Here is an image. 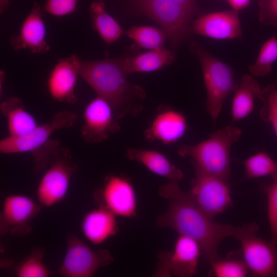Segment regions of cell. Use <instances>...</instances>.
I'll list each match as a JSON object with an SVG mask.
<instances>
[{
  "label": "cell",
  "instance_id": "cell-1",
  "mask_svg": "<svg viewBox=\"0 0 277 277\" xmlns=\"http://www.w3.org/2000/svg\"><path fill=\"white\" fill-rule=\"evenodd\" d=\"M159 194L168 201L166 211L159 216L156 225L171 228L179 235L190 238L201 246L205 260L210 263L220 258L218 248L222 241L233 236L235 227L213 220L205 214L180 188L179 182L169 181L160 186Z\"/></svg>",
  "mask_w": 277,
  "mask_h": 277
},
{
  "label": "cell",
  "instance_id": "cell-2",
  "mask_svg": "<svg viewBox=\"0 0 277 277\" xmlns=\"http://www.w3.org/2000/svg\"><path fill=\"white\" fill-rule=\"evenodd\" d=\"M126 75L122 59H80V75L91 87L96 95L109 102L117 121L126 115H137L143 107L137 101L145 97L143 90L129 83Z\"/></svg>",
  "mask_w": 277,
  "mask_h": 277
},
{
  "label": "cell",
  "instance_id": "cell-3",
  "mask_svg": "<svg viewBox=\"0 0 277 277\" xmlns=\"http://www.w3.org/2000/svg\"><path fill=\"white\" fill-rule=\"evenodd\" d=\"M241 134L239 128L227 126L210 134L209 138L196 145L182 144L177 153L182 157H190L202 169L229 183L230 149Z\"/></svg>",
  "mask_w": 277,
  "mask_h": 277
},
{
  "label": "cell",
  "instance_id": "cell-4",
  "mask_svg": "<svg viewBox=\"0 0 277 277\" xmlns=\"http://www.w3.org/2000/svg\"><path fill=\"white\" fill-rule=\"evenodd\" d=\"M190 48L200 62L207 92V110L215 121L225 100L229 94L235 91L239 84L235 82L232 70L227 64L195 43H191Z\"/></svg>",
  "mask_w": 277,
  "mask_h": 277
},
{
  "label": "cell",
  "instance_id": "cell-5",
  "mask_svg": "<svg viewBox=\"0 0 277 277\" xmlns=\"http://www.w3.org/2000/svg\"><path fill=\"white\" fill-rule=\"evenodd\" d=\"M259 226L250 223L235 227L233 236L241 243L245 262L250 274L277 277V245L257 235Z\"/></svg>",
  "mask_w": 277,
  "mask_h": 277
},
{
  "label": "cell",
  "instance_id": "cell-6",
  "mask_svg": "<svg viewBox=\"0 0 277 277\" xmlns=\"http://www.w3.org/2000/svg\"><path fill=\"white\" fill-rule=\"evenodd\" d=\"M77 168L70 150L60 146L36 188V196L39 204L50 207L62 202Z\"/></svg>",
  "mask_w": 277,
  "mask_h": 277
},
{
  "label": "cell",
  "instance_id": "cell-7",
  "mask_svg": "<svg viewBox=\"0 0 277 277\" xmlns=\"http://www.w3.org/2000/svg\"><path fill=\"white\" fill-rule=\"evenodd\" d=\"M194 177L188 194L200 208L213 219L233 205L229 183L206 172L190 160Z\"/></svg>",
  "mask_w": 277,
  "mask_h": 277
},
{
  "label": "cell",
  "instance_id": "cell-8",
  "mask_svg": "<svg viewBox=\"0 0 277 277\" xmlns=\"http://www.w3.org/2000/svg\"><path fill=\"white\" fill-rule=\"evenodd\" d=\"M113 260L108 250H93L76 235L69 234L65 256L55 273L65 277H91Z\"/></svg>",
  "mask_w": 277,
  "mask_h": 277
},
{
  "label": "cell",
  "instance_id": "cell-9",
  "mask_svg": "<svg viewBox=\"0 0 277 277\" xmlns=\"http://www.w3.org/2000/svg\"><path fill=\"white\" fill-rule=\"evenodd\" d=\"M139 4L143 13L162 28L174 48L191 33L193 16L174 0H146Z\"/></svg>",
  "mask_w": 277,
  "mask_h": 277
},
{
  "label": "cell",
  "instance_id": "cell-10",
  "mask_svg": "<svg viewBox=\"0 0 277 277\" xmlns=\"http://www.w3.org/2000/svg\"><path fill=\"white\" fill-rule=\"evenodd\" d=\"M199 244L182 235L176 239L172 251L160 252L154 276L191 277L197 273L200 256Z\"/></svg>",
  "mask_w": 277,
  "mask_h": 277
},
{
  "label": "cell",
  "instance_id": "cell-11",
  "mask_svg": "<svg viewBox=\"0 0 277 277\" xmlns=\"http://www.w3.org/2000/svg\"><path fill=\"white\" fill-rule=\"evenodd\" d=\"M77 115L69 110H63L53 115L51 119L28 135L13 137L7 136L0 141V152L13 154L30 152L32 154L44 146L56 131L69 128L76 123Z\"/></svg>",
  "mask_w": 277,
  "mask_h": 277
},
{
  "label": "cell",
  "instance_id": "cell-12",
  "mask_svg": "<svg viewBox=\"0 0 277 277\" xmlns=\"http://www.w3.org/2000/svg\"><path fill=\"white\" fill-rule=\"evenodd\" d=\"M95 199L102 206L116 216L132 218L136 216L137 197L130 180L123 176L109 174L103 187L95 192Z\"/></svg>",
  "mask_w": 277,
  "mask_h": 277
},
{
  "label": "cell",
  "instance_id": "cell-13",
  "mask_svg": "<svg viewBox=\"0 0 277 277\" xmlns=\"http://www.w3.org/2000/svg\"><path fill=\"white\" fill-rule=\"evenodd\" d=\"M83 116L80 133L88 143H101L120 129L112 106L101 96L96 95L88 104Z\"/></svg>",
  "mask_w": 277,
  "mask_h": 277
},
{
  "label": "cell",
  "instance_id": "cell-14",
  "mask_svg": "<svg viewBox=\"0 0 277 277\" xmlns=\"http://www.w3.org/2000/svg\"><path fill=\"white\" fill-rule=\"evenodd\" d=\"M42 206L29 196L12 194L4 201L0 216V233L9 232L16 236H25L32 232L30 222L41 211Z\"/></svg>",
  "mask_w": 277,
  "mask_h": 277
},
{
  "label": "cell",
  "instance_id": "cell-15",
  "mask_svg": "<svg viewBox=\"0 0 277 277\" xmlns=\"http://www.w3.org/2000/svg\"><path fill=\"white\" fill-rule=\"evenodd\" d=\"M191 33L216 39L241 38L239 13L232 10L200 15L192 24Z\"/></svg>",
  "mask_w": 277,
  "mask_h": 277
},
{
  "label": "cell",
  "instance_id": "cell-16",
  "mask_svg": "<svg viewBox=\"0 0 277 277\" xmlns=\"http://www.w3.org/2000/svg\"><path fill=\"white\" fill-rule=\"evenodd\" d=\"M80 69V58L77 56L71 55L58 61L47 81L48 90L52 98L69 104L77 102L74 89Z\"/></svg>",
  "mask_w": 277,
  "mask_h": 277
},
{
  "label": "cell",
  "instance_id": "cell-17",
  "mask_svg": "<svg viewBox=\"0 0 277 277\" xmlns=\"http://www.w3.org/2000/svg\"><path fill=\"white\" fill-rule=\"evenodd\" d=\"M10 43L16 50L28 49L34 53H44L50 50L46 41V27L42 9L34 3L21 26L18 35L11 37Z\"/></svg>",
  "mask_w": 277,
  "mask_h": 277
},
{
  "label": "cell",
  "instance_id": "cell-18",
  "mask_svg": "<svg viewBox=\"0 0 277 277\" xmlns=\"http://www.w3.org/2000/svg\"><path fill=\"white\" fill-rule=\"evenodd\" d=\"M187 129V121L184 114L171 108H166L157 113L144 134L150 141L157 140L169 144L183 137Z\"/></svg>",
  "mask_w": 277,
  "mask_h": 277
},
{
  "label": "cell",
  "instance_id": "cell-19",
  "mask_svg": "<svg viewBox=\"0 0 277 277\" xmlns=\"http://www.w3.org/2000/svg\"><path fill=\"white\" fill-rule=\"evenodd\" d=\"M116 215L102 206L92 210L84 216L81 229L84 236L94 245L104 243L117 233Z\"/></svg>",
  "mask_w": 277,
  "mask_h": 277
},
{
  "label": "cell",
  "instance_id": "cell-20",
  "mask_svg": "<svg viewBox=\"0 0 277 277\" xmlns=\"http://www.w3.org/2000/svg\"><path fill=\"white\" fill-rule=\"evenodd\" d=\"M126 157L143 165L151 172L164 177L169 181L179 182L184 176L183 171L160 152L154 150L129 148Z\"/></svg>",
  "mask_w": 277,
  "mask_h": 277
},
{
  "label": "cell",
  "instance_id": "cell-21",
  "mask_svg": "<svg viewBox=\"0 0 277 277\" xmlns=\"http://www.w3.org/2000/svg\"><path fill=\"white\" fill-rule=\"evenodd\" d=\"M1 112L7 118L9 135L23 136L30 133L38 126L33 116L25 108L23 102L10 97L1 104Z\"/></svg>",
  "mask_w": 277,
  "mask_h": 277
},
{
  "label": "cell",
  "instance_id": "cell-22",
  "mask_svg": "<svg viewBox=\"0 0 277 277\" xmlns=\"http://www.w3.org/2000/svg\"><path fill=\"white\" fill-rule=\"evenodd\" d=\"M121 59L123 69L127 74L159 70L171 64L174 60V55L171 51L163 47Z\"/></svg>",
  "mask_w": 277,
  "mask_h": 277
},
{
  "label": "cell",
  "instance_id": "cell-23",
  "mask_svg": "<svg viewBox=\"0 0 277 277\" xmlns=\"http://www.w3.org/2000/svg\"><path fill=\"white\" fill-rule=\"evenodd\" d=\"M262 91L259 83L253 76L247 74L242 76L232 102V122L243 119L251 113L254 100L260 99Z\"/></svg>",
  "mask_w": 277,
  "mask_h": 277
},
{
  "label": "cell",
  "instance_id": "cell-24",
  "mask_svg": "<svg viewBox=\"0 0 277 277\" xmlns=\"http://www.w3.org/2000/svg\"><path fill=\"white\" fill-rule=\"evenodd\" d=\"M89 11L93 26L107 44L114 42L125 33L118 22L106 11L102 1L93 2Z\"/></svg>",
  "mask_w": 277,
  "mask_h": 277
},
{
  "label": "cell",
  "instance_id": "cell-25",
  "mask_svg": "<svg viewBox=\"0 0 277 277\" xmlns=\"http://www.w3.org/2000/svg\"><path fill=\"white\" fill-rule=\"evenodd\" d=\"M140 48L154 50L164 47L167 36L163 29L149 26H133L125 33Z\"/></svg>",
  "mask_w": 277,
  "mask_h": 277
},
{
  "label": "cell",
  "instance_id": "cell-26",
  "mask_svg": "<svg viewBox=\"0 0 277 277\" xmlns=\"http://www.w3.org/2000/svg\"><path fill=\"white\" fill-rule=\"evenodd\" d=\"M243 163L246 171L244 180L266 176H269L273 180L277 177V162L264 152H259Z\"/></svg>",
  "mask_w": 277,
  "mask_h": 277
},
{
  "label": "cell",
  "instance_id": "cell-27",
  "mask_svg": "<svg viewBox=\"0 0 277 277\" xmlns=\"http://www.w3.org/2000/svg\"><path fill=\"white\" fill-rule=\"evenodd\" d=\"M45 250L43 247H34L29 254L15 268L18 277H47L50 272L44 264L43 259Z\"/></svg>",
  "mask_w": 277,
  "mask_h": 277
},
{
  "label": "cell",
  "instance_id": "cell-28",
  "mask_svg": "<svg viewBox=\"0 0 277 277\" xmlns=\"http://www.w3.org/2000/svg\"><path fill=\"white\" fill-rule=\"evenodd\" d=\"M277 60V37L273 35L262 46L255 63L249 67L250 73L255 76L269 75L272 64Z\"/></svg>",
  "mask_w": 277,
  "mask_h": 277
},
{
  "label": "cell",
  "instance_id": "cell-29",
  "mask_svg": "<svg viewBox=\"0 0 277 277\" xmlns=\"http://www.w3.org/2000/svg\"><path fill=\"white\" fill-rule=\"evenodd\" d=\"M210 264L211 274L217 277H245L250 274L244 260L220 258L210 262Z\"/></svg>",
  "mask_w": 277,
  "mask_h": 277
},
{
  "label": "cell",
  "instance_id": "cell-30",
  "mask_svg": "<svg viewBox=\"0 0 277 277\" xmlns=\"http://www.w3.org/2000/svg\"><path fill=\"white\" fill-rule=\"evenodd\" d=\"M260 99L264 105L260 115L266 123H269L277 137V87L273 85L267 86L262 90Z\"/></svg>",
  "mask_w": 277,
  "mask_h": 277
},
{
  "label": "cell",
  "instance_id": "cell-31",
  "mask_svg": "<svg viewBox=\"0 0 277 277\" xmlns=\"http://www.w3.org/2000/svg\"><path fill=\"white\" fill-rule=\"evenodd\" d=\"M271 184L263 183L260 189L267 197V211L271 242L277 245V177Z\"/></svg>",
  "mask_w": 277,
  "mask_h": 277
},
{
  "label": "cell",
  "instance_id": "cell-32",
  "mask_svg": "<svg viewBox=\"0 0 277 277\" xmlns=\"http://www.w3.org/2000/svg\"><path fill=\"white\" fill-rule=\"evenodd\" d=\"M259 5L260 22L277 27V0H260Z\"/></svg>",
  "mask_w": 277,
  "mask_h": 277
},
{
  "label": "cell",
  "instance_id": "cell-33",
  "mask_svg": "<svg viewBox=\"0 0 277 277\" xmlns=\"http://www.w3.org/2000/svg\"><path fill=\"white\" fill-rule=\"evenodd\" d=\"M77 0H47L45 12L56 16H63L73 13L76 8Z\"/></svg>",
  "mask_w": 277,
  "mask_h": 277
},
{
  "label": "cell",
  "instance_id": "cell-34",
  "mask_svg": "<svg viewBox=\"0 0 277 277\" xmlns=\"http://www.w3.org/2000/svg\"><path fill=\"white\" fill-rule=\"evenodd\" d=\"M183 7L192 16L197 12V6L195 0H174Z\"/></svg>",
  "mask_w": 277,
  "mask_h": 277
},
{
  "label": "cell",
  "instance_id": "cell-35",
  "mask_svg": "<svg viewBox=\"0 0 277 277\" xmlns=\"http://www.w3.org/2000/svg\"><path fill=\"white\" fill-rule=\"evenodd\" d=\"M232 10L239 11L248 6L250 0H227Z\"/></svg>",
  "mask_w": 277,
  "mask_h": 277
},
{
  "label": "cell",
  "instance_id": "cell-36",
  "mask_svg": "<svg viewBox=\"0 0 277 277\" xmlns=\"http://www.w3.org/2000/svg\"><path fill=\"white\" fill-rule=\"evenodd\" d=\"M137 1H138V3H141L146 0H137Z\"/></svg>",
  "mask_w": 277,
  "mask_h": 277
},
{
  "label": "cell",
  "instance_id": "cell-37",
  "mask_svg": "<svg viewBox=\"0 0 277 277\" xmlns=\"http://www.w3.org/2000/svg\"><path fill=\"white\" fill-rule=\"evenodd\" d=\"M276 86L277 87V80H276Z\"/></svg>",
  "mask_w": 277,
  "mask_h": 277
}]
</instances>
